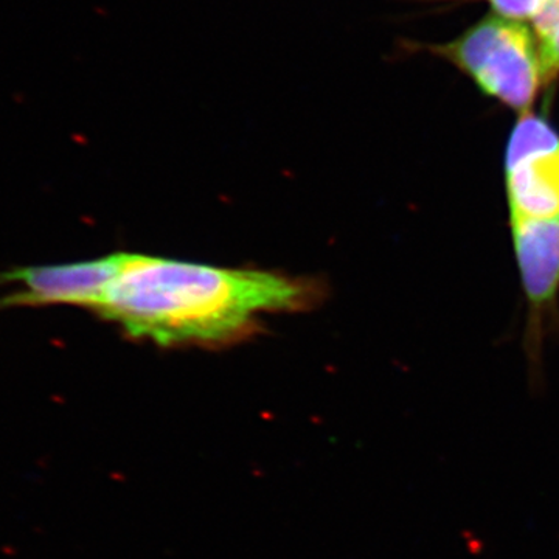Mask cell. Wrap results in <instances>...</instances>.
<instances>
[{
    "mask_svg": "<svg viewBox=\"0 0 559 559\" xmlns=\"http://www.w3.org/2000/svg\"><path fill=\"white\" fill-rule=\"evenodd\" d=\"M514 255L530 308V326L539 330L559 297V221H511Z\"/></svg>",
    "mask_w": 559,
    "mask_h": 559,
    "instance_id": "5b68a950",
    "label": "cell"
},
{
    "mask_svg": "<svg viewBox=\"0 0 559 559\" xmlns=\"http://www.w3.org/2000/svg\"><path fill=\"white\" fill-rule=\"evenodd\" d=\"M421 47L468 76L481 94L520 116L533 112L547 87L538 40L524 21L492 13L455 39Z\"/></svg>",
    "mask_w": 559,
    "mask_h": 559,
    "instance_id": "7a4b0ae2",
    "label": "cell"
},
{
    "mask_svg": "<svg viewBox=\"0 0 559 559\" xmlns=\"http://www.w3.org/2000/svg\"><path fill=\"white\" fill-rule=\"evenodd\" d=\"M423 2H459V0H423ZM480 2H487L495 14L527 22L535 20L551 0H480Z\"/></svg>",
    "mask_w": 559,
    "mask_h": 559,
    "instance_id": "52a82bcc",
    "label": "cell"
},
{
    "mask_svg": "<svg viewBox=\"0 0 559 559\" xmlns=\"http://www.w3.org/2000/svg\"><path fill=\"white\" fill-rule=\"evenodd\" d=\"M314 299L310 282L289 275L128 253L95 312L162 347L218 345L246 336L261 312L304 310Z\"/></svg>",
    "mask_w": 559,
    "mask_h": 559,
    "instance_id": "6da1fadb",
    "label": "cell"
},
{
    "mask_svg": "<svg viewBox=\"0 0 559 559\" xmlns=\"http://www.w3.org/2000/svg\"><path fill=\"white\" fill-rule=\"evenodd\" d=\"M128 253L73 263L21 266L0 272V286L17 285L0 297V311L21 307H70L97 311L110 283L127 263Z\"/></svg>",
    "mask_w": 559,
    "mask_h": 559,
    "instance_id": "277c9868",
    "label": "cell"
},
{
    "mask_svg": "<svg viewBox=\"0 0 559 559\" xmlns=\"http://www.w3.org/2000/svg\"><path fill=\"white\" fill-rule=\"evenodd\" d=\"M511 221H559V131L549 119L522 114L503 153Z\"/></svg>",
    "mask_w": 559,
    "mask_h": 559,
    "instance_id": "3957f363",
    "label": "cell"
},
{
    "mask_svg": "<svg viewBox=\"0 0 559 559\" xmlns=\"http://www.w3.org/2000/svg\"><path fill=\"white\" fill-rule=\"evenodd\" d=\"M533 22L547 86L559 79V0H551Z\"/></svg>",
    "mask_w": 559,
    "mask_h": 559,
    "instance_id": "8992f818",
    "label": "cell"
}]
</instances>
